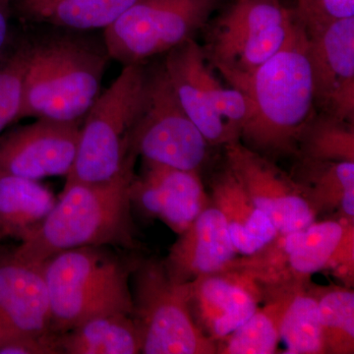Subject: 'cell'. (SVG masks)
<instances>
[{
    "label": "cell",
    "mask_w": 354,
    "mask_h": 354,
    "mask_svg": "<svg viewBox=\"0 0 354 354\" xmlns=\"http://www.w3.org/2000/svg\"><path fill=\"white\" fill-rule=\"evenodd\" d=\"M131 279L132 316L141 335V353H218L216 342L193 317L189 285L172 281L164 262L135 263Z\"/></svg>",
    "instance_id": "cell-6"
},
{
    "label": "cell",
    "mask_w": 354,
    "mask_h": 354,
    "mask_svg": "<svg viewBox=\"0 0 354 354\" xmlns=\"http://www.w3.org/2000/svg\"><path fill=\"white\" fill-rule=\"evenodd\" d=\"M317 299L324 353H353V291L348 288H333L318 293Z\"/></svg>",
    "instance_id": "cell-27"
},
{
    "label": "cell",
    "mask_w": 354,
    "mask_h": 354,
    "mask_svg": "<svg viewBox=\"0 0 354 354\" xmlns=\"http://www.w3.org/2000/svg\"><path fill=\"white\" fill-rule=\"evenodd\" d=\"M302 160L305 183H298L314 208H339L353 220L354 162Z\"/></svg>",
    "instance_id": "cell-23"
},
{
    "label": "cell",
    "mask_w": 354,
    "mask_h": 354,
    "mask_svg": "<svg viewBox=\"0 0 354 354\" xmlns=\"http://www.w3.org/2000/svg\"><path fill=\"white\" fill-rule=\"evenodd\" d=\"M295 10L307 34L337 21L354 17V0H297Z\"/></svg>",
    "instance_id": "cell-29"
},
{
    "label": "cell",
    "mask_w": 354,
    "mask_h": 354,
    "mask_svg": "<svg viewBox=\"0 0 354 354\" xmlns=\"http://www.w3.org/2000/svg\"><path fill=\"white\" fill-rule=\"evenodd\" d=\"M295 20L281 0H236L212 25L203 50L223 77L249 73L281 50Z\"/></svg>",
    "instance_id": "cell-7"
},
{
    "label": "cell",
    "mask_w": 354,
    "mask_h": 354,
    "mask_svg": "<svg viewBox=\"0 0 354 354\" xmlns=\"http://www.w3.org/2000/svg\"><path fill=\"white\" fill-rule=\"evenodd\" d=\"M172 245L164 261L169 278L187 283L234 267L236 249L227 220L216 207H206Z\"/></svg>",
    "instance_id": "cell-16"
},
{
    "label": "cell",
    "mask_w": 354,
    "mask_h": 354,
    "mask_svg": "<svg viewBox=\"0 0 354 354\" xmlns=\"http://www.w3.org/2000/svg\"><path fill=\"white\" fill-rule=\"evenodd\" d=\"M225 146L227 169L279 234L304 230L315 221L316 209L299 183L239 139Z\"/></svg>",
    "instance_id": "cell-10"
},
{
    "label": "cell",
    "mask_w": 354,
    "mask_h": 354,
    "mask_svg": "<svg viewBox=\"0 0 354 354\" xmlns=\"http://www.w3.org/2000/svg\"><path fill=\"white\" fill-rule=\"evenodd\" d=\"M213 196L237 252L250 257L278 236L271 220L255 206L230 169L216 177Z\"/></svg>",
    "instance_id": "cell-19"
},
{
    "label": "cell",
    "mask_w": 354,
    "mask_h": 354,
    "mask_svg": "<svg viewBox=\"0 0 354 354\" xmlns=\"http://www.w3.org/2000/svg\"><path fill=\"white\" fill-rule=\"evenodd\" d=\"M148 69L127 65L82 121L75 162L67 181L106 183L134 169L133 130L145 100Z\"/></svg>",
    "instance_id": "cell-5"
},
{
    "label": "cell",
    "mask_w": 354,
    "mask_h": 354,
    "mask_svg": "<svg viewBox=\"0 0 354 354\" xmlns=\"http://www.w3.org/2000/svg\"><path fill=\"white\" fill-rule=\"evenodd\" d=\"M243 95L245 122L239 138L262 156L298 153L300 137L314 115L308 37L297 19L281 50L246 74L223 77Z\"/></svg>",
    "instance_id": "cell-1"
},
{
    "label": "cell",
    "mask_w": 354,
    "mask_h": 354,
    "mask_svg": "<svg viewBox=\"0 0 354 354\" xmlns=\"http://www.w3.org/2000/svg\"><path fill=\"white\" fill-rule=\"evenodd\" d=\"M12 0H0V57L10 46V14Z\"/></svg>",
    "instance_id": "cell-31"
},
{
    "label": "cell",
    "mask_w": 354,
    "mask_h": 354,
    "mask_svg": "<svg viewBox=\"0 0 354 354\" xmlns=\"http://www.w3.org/2000/svg\"><path fill=\"white\" fill-rule=\"evenodd\" d=\"M111 246H83L55 254L43 263L51 330L66 332L93 317L133 313L131 274Z\"/></svg>",
    "instance_id": "cell-4"
},
{
    "label": "cell",
    "mask_w": 354,
    "mask_h": 354,
    "mask_svg": "<svg viewBox=\"0 0 354 354\" xmlns=\"http://www.w3.org/2000/svg\"><path fill=\"white\" fill-rule=\"evenodd\" d=\"M6 239H7L6 234H4L3 230L0 227V242L3 241Z\"/></svg>",
    "instance_id": "cell-34"
},
{
    "label": "cell",
    "mask_w": 354,
    "mask_h": 354,
    "mask_svg": "<svg viewBox=\"0 0 354 354\" xmlns=\"http://www.w3.org/2000/svg\"><path fill=\"white\" fill-rule=\"evenodd\" d=\"M304 281H293L279 291L276 297L262 308L256 310L243 325L221 339L218 353L272 354L279 342L281 319L291 298Z\"/></svg>",
    "instance_id": "cell-22"
},
{
    "label": "cell",
    "mask_w": 354,
    "mask_h": 354,
    "mask_svg": "<svg viewBox=\"0 0 354 354\" xmlns=\"http://www.w3.org/2000/svg\"><path fill=\"white\" fill-rule=\"evenodd\" d=\"M203 55L202 46L189 39L167 53L162 64L184 111L209 145H225L239 138L216 111L200 81L198 62Z\"/></svg>",
    "instance_id": "cell-18"
},
{
    "label": "cell",
    "mask_w": 354,
    "mask_h": 354,
    "mask_svg": "<svg viewBox=\"0 0 354 354\" xmlns=\"http://www.w3.org/2000/svg\"><path fill=\"white\" fill-rule=\"evenodd\" d=\"M134 169L100 183L65 181L43 223L12 249L13 256L43 265L55 254L83 246L136 247L130 201Z\"/></svg>",
    "instance_id": "cell-2"
},
{
    "label": "cell",
    "mask_w": 354,
    "mask_h": 354,
    "mask_svg": "<svg viewBox=\"0 0 354 354\" xmlns=\"http://www.w3.org/2000/svg\"><path fill=\"white\" fill-rule=\"evenodd\" d=\"M136 1L138 0H58L30 18L77 31L106 30Z\"/></svg>",
    "instance_id": "cell-24"
},
{
    "label": "cell",
    "mask_w": 354,
    "mask_h": 354,
    "mask_svg": "<svg viewBox=\"0 0 354 354\" xmlns=\"http://www.w3.org/2000/svg\"><path fill=\"white\" fill-rule=\"evenodd\" d=\"M109 55L85 39L60 36L31 44L18 121L82 122L101 95Z\"/></svg>",
    "instance_id": "cell-3"
},
{
    "label": "cell",
    "mask_w": 354,
    "mask_h": 354,
    "mask_svg": "<svg viewBox=\"0 0 354 354\" xmlns=\"http://www.w3.org/2000/svg\"><path fill=\"white\" fill-rule=\"evenodd\" d=\"M57 199L38 180L0 171V227L23 241L43 223Z\"/></svg>",
    "instance_id": "cell-20"
},
{
    "label": "cell",
    "mask_w": 354,
    "mask_h": 354,
    "mask_svg": "<svg viewBox=\"0 0 354 354\" xmlns=\"http://www.w3.org/2000/svg\"><path fill=\"white\" fill-rule=\"evenodd\" d=\"M43 265L0 257V342L16 335L53 332Z\"/></svg>",
    "instance_id": "cell-15"
},
{
    "label": "cell",
    "mask_w": 354,
    "mask_h": 354,
    "mask_svg": "<svg viewBox=\"0 0 354 354\" xmlns=\"http://www.w3.org/2000/svg\"><path fill=\"white\" fill-rule=\"evenodd\" d=\"M62 354L141 353V335L131 314L93 317L58 334Z\"/></svg>",
    "instance_id": "cell-21"
},
{
    "label": "cell",
    "mask_w": 354,
    "mask_h": 354,
    "mask_svg": "<svg viewBox=\"0 0 354 354\" xmlns=\"http://www.w3.org/2000/svg\"><path fill=\"white\" fill-rule=\"evenodd\" d=\"M57 1H58V0H20V4L23 12H24L28 17H31L32 15L38 12L41 9L50 6V4L55 3V2Z\"/></svg>",
    "instance_id": "cell-32"
},
{
    "label": "cell",
    "mask_w": 354,
    "mask_h": 354,
    "mask_svg": "<svg viewBox=\"0 0 354 354\" xmlns=\"http://www.w3.org/2000/svg\"><path fill=\"white\" fill-rule=\"evenodd\" d=\"M146 162L144 174L134 176L130 201L149 218L164 221L180 234L207 207V196L197 171Z\"/></svg>",
    "instance_id": "cell-13"
},
{
    "label": "cell",
    "mask_w": 354,
    "mask_h": 354,
    "mask_svg": "<svg viewBox=\"0 0 354 354\" xmlns=\"http://www.w3.org/2000/svg\"><path fill=\"white\" fill-rule=\"evenodd\" d=\"M307 37L315 109L354 123V17Z\"/></svg>",
    "instance_id": "cell-12"
},
{
    "label": "cell",
    "mask_w": 354,
    "mask_h": 354,
    "mask_svg": "<svg viewBox=\"0 0 354 354\" xmlns=\"http://www.w3.org/2000/svg\"><path fill=\"white\" fill-rule=\"evenodd\" d=\"M0 354H62L57 333L16 335L0 342Z\"/></svg>",
    "instance_id": "cell-30"
},
{
    "label": "cell",
    "mask_w": 354,
    "mask_h": 354,
    "mask_svg": "<svg viewBox=\"0 0 354 354\" xmlns=\"http://www.w3.org/2000/svg\"><path fill=\"white\" fill-rule=\"evenodd\" d=\"M8 251L9 248H7V247L1 245V244H0V257H1V256H3L4 254L8 252Z\"/></svg>",
    "instance_id": "cell-33"
},
{
    "label": "cell",
    "mask_w": 354,
    "mask_h": 354,
    "mask_svg": "<svg viewBox=\"0 0 354 354\" xmlns=\"http://www.w3.org/2000/svg\"><path fill=\"white\" fill-rule=\"evenodd\" d=\"M302 158L332 162H354V123L315 113L299 140Z\"/></svg>",
    "instance_id": "cell-26"
},
{
    "label": "cell",
    "mask_w": 354,
    "mask_h": 354,
    "mask_svg": "<svg viewBox=\"0 0 354 354\" xmlns=\"http://www.w3.org/2000/svg\"><path fill=\"white\" fill-rule=\"evenodd\" d=\"M279 341L285 344V353H324L318 299L317 295L305 291L304 283L297 288L283 313Z\"/></svg>",
    "instance_id": "cell-25"
},
{
    "label": "cell",
    "mask_w": 354,
    "mask_h": 354,
    "mask_svg": "<svg viewBox=\"0 0 354 354\" xmlns=\"http://www.w3.org/2000/svg\"><path fill=\"white\" fill-rule=\"evenodd\" d=\"M82 122L37 118L0 135V171L41 180L71 171Z\"/></svg>",
    "instance_id": "cell-11"
},
{
    "label": "cell",
    "mask_w": 354,
    "mask_h": 354,
    "mask_svg": "<svg viewBox=\"0 0 354 354\" xmlns=\"http://www.w3.org/2000/svg\"><path fill=\"white\" fill-rule=\"evenodd\" d=\"M218 0H138L104 30L109 57L144 64L193 39L208 24Z\"/></svg>",
    "instance_id": "cell-8"
},
{
    "label": "cell",
    "mask_w": 354,
    "mask_h": 354,
    "mask_svg": "<svg viewBox=\"0 0 354 354\" xmlns=\"http://www.w3.org/2000/svg\"><path fill=\"white\" fill-rule=\"evenodd\" d=\"M31 44L23 41L0 57V135L17 122Z\"/></svg>",
    "instance_id": "cell-28"
},
{
    "label": "cell",
    "mask_w": 354,
    "mask_h": 354,
    "mask_svg": "<svg viewBox=\"0 0 354 354\" xmlns=\"http://www.w3.org/2000/svg\"><path fill=\"white\" fill-rule=\"evenodd\" d=\"M190 307L214 341H221L255 313L261 298L257 281L249 272L227 271L188 283ZM203 330V329H202Z\"/></svg>",
    "instance_id": "cell-14"
},
{
    "label": "cell",
    "mask_w": 354,
    "mask_h": 354,
    "mask_svg": "<svg viewBox=\"0 0 354 354\" xmlns=\"http://www.w3.org/2000/svg\"><path fill=\"white\" fill-rule=\"evenodd\" d=\"M288 251V272L295 281L334 268L342 276L353 271V225L344 218L312 223L308 227L281 234Z\"/></svg>",
    "instance_id": "cell-17"
},
{
    "label": "cell",
    "mask_w": 354,
    "mask_h": 354,
    "mask_svg": "<svg viewBox=\"0 0 354 354\" xmlns=\"http://www.w3.org/2000/svg\"><path fill=\"white\" fill-rule=\"evenodd\" d=\"M209 145L181 106L164 64L148 69L145 100L133 130V152L147 162L198 172Z\"/></svg>",
    "instance_id": "cell-9"
}]
</instances>
